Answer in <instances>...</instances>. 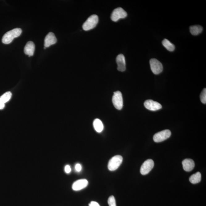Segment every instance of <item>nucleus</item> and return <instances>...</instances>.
<instances>
[{"label":"nucleus","mask_w":206,"mask_h":206,"mask_svg":"<svg viewBox=\"0 0 206 206\" xmlns=\"http://www.w3.org/2000/svg\"><path fill=\"white\" fill-rule=\"evenodd\" d=\"M22 32V29L19 28H15L6 32L2 37V43L6 44H10L14 38L20 36Z\"/></svg>","instance_id":"f257e3e1"},{"label":"nucleus","mask_w":206,"mask_h":206,"mask_svg":"<svg viewBox=\"0 0 206 206\" xmlns=\"http://www.w3.org/2000/svg\"><path fill=\"white\" fill-rule=\"evenodd\" d=\"M99 22V18L96 15H93L90 16L84 23L82 28L84 30L89 31L95 28Z\"/></svg>","instance_id":"f03ea898"},{"label":"nucleus","mask_w":206,"mask_h":206,"mask_svg":"<svg viewBox=\"0 0 206 206\" xmlns=\"http://www.w3.org/2000/svg\"><path fill=\"white\" fill-rule=\"evenodd\" d=\"M123 160V157L121 155H116L112 157L108 162V170L111 171H113L117 169L122 163Z\"/></svg>","instance_id":"7ed1b4c3"},{"label":"nucleus","mask_w":206,"mask_h":206,"mask_svg":"<svg viewBox=\"0 0 206 206\" xmlns=\"http://www.w3.org/2000/svg\"><path fill=\"white\" fill-rule=\"evenodd\" d=\"M127 13L121 7H118L113 11L111 16L112 20L117 22L120 19H124L127 17Z\"/></svg>","instance_id":"20e7f679"},{"label":"nucleus","mask_w":206,"mask_h":206,"mask_svg":"<svg viewBox=\"0 0 206 206\" xmlns=\"http://www.w3.org/2000/svg\"><path fill=\"white\" fill-rule=\"evenodd\" d=\"M171 135V132L170 130H164L157 133L153 136L154 141L155 142H160L166 140Z\"/></svg>","instance_id":"39448f33"},{"label":"nucleus","mask_w":206,"mask_h":206,"mask_svg":"<svg viewBox=\"0 0 206 206\" xmlns=\"http://www.w3.org/2000/svg\"><path fill=\"white\" fill-rule=\"evenodd\" d=\"M112 102L116 109L120 110L123 107V99L122 94L119 91L114 92L112 97Z\"/></svg>","instance_id":"423d86ee"},{"label":"nucleus","mask_w":206,"mask_h":206,"mask_svg":"<svg viewBox=\"0 0 206 206\" xmlns=\"http://www.w3.org/2000/svg\"><path fill=\"white\" fill-rule=\"evenodd\" d=\"M151 69L155 74H159L163 70V66L162 63L155 58H152L150 61Z\"/></svg>","instance_id":"0eeeda50"},{"label":"nucleus","mask_w":206,"mask_h":206,"mask_svg":"<svg viewBox=\"0 0 206 206\" xmlns=\"http://www.w3.org/2000/svg\"><path fill=\"white\" fill-rule=\"evenodd\" d=\"M154 166V163L153 160L148 159L144 162L141 167L140 172L142 175L148 174L151 171Z\"/></svg>","instance_id":"6e6552de"},{"label":"nucleus","mask_w":206,"mask_h":206,"mask_svg":"<svg viewBox=\"0 0 206 206\" xmlns=\"http://www.w3.org/2000/svg\"><path fill=\"white\" fill-rule=\"evenodd\" d=\"M144 105L147 109L151 111H157L161 109L162 108V105L159 103L152 100H146L144 103Z\"/></svg>","instance_id":"1a4fd4ad"},{"label":"nucleus","mask_w":206,"mask_h":206,"mask_svg":"<svg viewBox=\"0 0 206 206\" xmlns=\"http://www.w3.org/2000/svg\"><path fill=\"white\" fill-rule=\"evenodd\" d=\"M88 184V182L86 179L78 180L73 184L72 189L74 191H78L86 187Z\"/></svg>","instance_id":"9d476101"},{"label":"nucleus","mask_w":206,"mask_h":206,"mask_svg":"<svg viewBox=\"0 0 206 206\" xmlns=\"http://www.w3.org/2000/svg\"><path fill=\"white\" fill-rule=\"evenodd\" d=\"M116 61L118 65V70L121 72L125 71L126 61L124 55L122 54L118 55L116 58Z\"/></svg>","instance_id":"9b49d317"},{"label":"nucleus","mask_w":206,"mask_h":206,"mask_svg":"<svg viewBox=\"0 0 206 206\" xmlns=\"http://www.w3.org/2000/svg\"><path fill=\"white\" fill-rule=\"evenodd\" d=\"M57 42V40L54 34L52 32H50L47 35L44 40V47L45 48L55 44Z\"/></svg>","instance_id":"f8f14e48"},{"label":"nucleus","mask_w":206,"mask_h":206,"mask_svg":"<svg viewBox=\"0 0 206 206\" xmlns=\"http://www.w3.org/2000/svg\"><path fill=\"white\" fill-rule=\"evenodd\" d=\"M183 168L185 171L189 172L192 171L194 168L195 163L191 159L187 158L182 162Z\"/></svg>","instance_id":"ddd939ff"},{"label":"nucleus","mask_w":206,"mask_h":206,"mask_svg":"<svg viewBox=\"0 0 206 206\" xmlns=\"http://www.w3.org/2000/svg\"><path fill=\"white\" fill-rule=\"evenodd\" d=\"M35 51V45L32 41L27 42L24 48V53L29 57L33 56Z\"/></svg>","instance_id":"4468645a"},{"label":"nucleus","mask_w":206,"mask_h":206,"mask_svg":"<svg viewBox=\"0 0 206 206\" xmlns=\"http://www.w3.org/2000/svg\"><path fill=\"white\" fill-rule=\"evenodd\" d=\"M12 96V93L11 92H7L0 97V110L3 109L4 108L5 104L10 100Z\"/></svg>","instance_id":"2eb2a0df"},{"label":"nucleus","mask_w":206,"mask_h":206,"mask_svg":"<svg viewBox=\"0 0 206 206\" xmlns=\"http://www.w3.org/2000/svg\"><path fill=\"white\" fill-rule=\"evenodd\" d=\"M94 128L98 132H101L103 130V125L102 121L100 120L96 119L93 122Z\"/></svg>","instance_id":"dca6fc26"},{"label":"nucleus","mask_w":206,"mask_h":206,"mask_svg":"<svg viewBox=\"0 0 206 206\" xmlns=\"http://www.w3.org/2000/svg\"><path fill=\"white\" fill-rule=\"evenodd\" d=\"M201 174L200 172H198L195 173L191 176L189 178V181L193 184H197L200 183L201 180Z\"/></svg>","instance_id":"f3484780"},{"label":"nucleus","mask_w":206,"mask_h":206,"mask_svg":"<svg viewBox=\"0 0 206 206\" xmlns=\"http://www.w3.org/2000/svg\"><path fill=\"white\" fill-rule=\"evenodd\" d=\"M203 27L200 25H194L190 27V31L192 35L196 36L199 35L202 32Z\"/></svg>","instance_id":"a211bd4d"},{"label":"nucleus","mask_w":206,"mask_h":206,"mask_svg":"<svg viewBox=\"0 0 206 206\" xmlns=\"http://www.w3.org/2000/svg\"><path fill=\"white\" fill-rule=\"evenodd\" d=\"M162 44L164 47L168 51L173 52L174 51L175 48L174 45L167 39H165L162 41Z\"/></svg>","instance_id":"6ab92c4d"},{"label":"nucleus","mask_w":206,"mask_h":206,"mask_svg":"<svg viewBox=\"0 0 206 206\" xmlns=\"http://www.w3.org/2000/svg\"><path fill=\"white\" fill-rule=\"evenodd\" d=\"M200 98L201 102L204 104L206 103V89L204 88L200 94Z\"/></svg>","instance_id":"aec40b11"},{"label":"nucleus","mask_w":206,"mask_h":206,"mask_svg":"<svg viewBox=\"0 0 206 206\" xmlns=\"http://www.w3.org/2000/svg\"><path fill=\"white\" fill-rule=\"evenodd\" d=\"M108 202L109 206H116V200L113 196H111L108 198Z\"/></svg>","instance_id":"412c9836"},{"label":"nucleus","mask_w":206,"mask_h":206,"mask_svg":"<svg viewBox=\"0 0 206 206\" xmlns=\"http://www.w3.org/2000/svg\"><path fill=\"white\" fill-rule=\"evenodd\" d=\"M75 170L77 172H80L82 170V166L80 164L77 163L75 165Z\"/></svg>","instance_id":"4be33fe9"},{"label":"nucleus","mask_w":206,"mask_h":206,"mask_svg":"<svg viewBox=\"0 0 206 206\" xmlns=\"http://www.w3.org/2000/svg\"><path fill=\"white\" fill-rule=\"evenodd\" d=\"M65 170L66 173H70L71 171L70 166L69 165H66L65 167Z\"/></svg>","instance_id":"5701e85b"},{"label":"nucleus","mask_w":206,"mask_h":206,"mask_svg":"<svg viewBox=\"0 0 206 206\" xmlns=\"http://www.w3.org/2000/svg\"><path fill=\"white\" fill-rule=\"evenodd\" d=\"M89 206H100V205H99L98 203L94 202V201H92V202H91L90 204H89Z\"/></svg>","instance_id":"b1692460"}]
</instances>
